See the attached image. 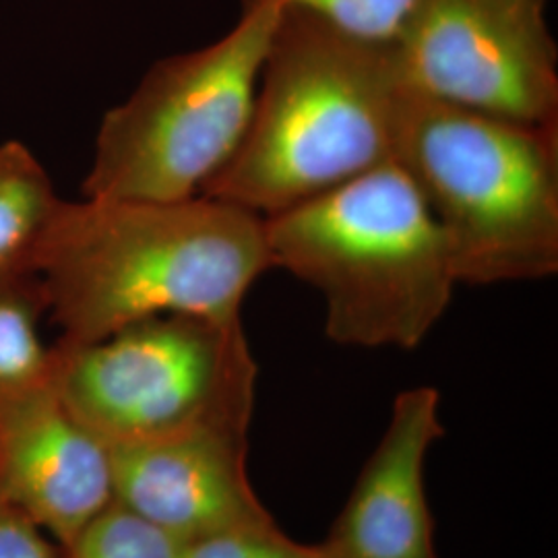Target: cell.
<instances>
[{
    "label": "cell",
    "instance_id": "7c38bea8",
    "mask_svg": "<svg viewBox=\"0 0 558 558\" xmlns=\"http://www.w3.org/2000/svg\"><path fill=\"white\" fill-rule=\"evenodd\" d=\"M48 311L34 269L0 276V399L32 391L52 379L54 348L40 333Z\"/></svg>",
    "mask_w": 558,
    "mask_h": 558
},
{
    "label": "cell",
    "instance_id": "30bf717a",
    "mask_svg": "<svg viewBox=\"0 0 558 558\" xmlns=\"http://www.w3.org/2000/svg\"><path fill=\"white\" fill-rule=\"evenodd\" d=\"M445 437L435 387L401 391L329 536L333 558H439L426 499L428 451Z\"/></svg>",
    "mask_w": 558,
    "mask_h": 558
},
{
    "label": "cell",
    "instance_id": "8992f818",
    "mask_svg": "<svg viewBox=\"0 0 558 558\" xmlns=\"http://www.w3.org/2000/svg\"><path fill=\"white\" fill-rule=\"evenodd\" d=\"M259 366L242 317L163 315L54 345L52 387L108 447L216 428L248 433Z\"/></svg>",
    "mask_w": 558,
    "mask_h": 558
},
{
    "label": "cell",
    "instance_id": "8fae6325",
    "mask_svg": "<svg viewBox=\"0 0 558 558\" xmlns=\"http://www.w3.org/2000/svg\"><path fill=\"white\" fill-rule=\"evenodd\" d=\"M62 199L40 160L20 141L0 145V276L34 269ZM36 271V269H34Z\"/></svg>",
    "mask_w": 558,
    "mask_h": 558
},
{
    "label": "cell",
    "instance_id": "6da1fadb",
    "mask_svg": "<svg viewBox=\"0 0 558 558\" xmlns=\"http://www.w3.org/2000/svg\"><path fill=\"white\" fill-rule=\"evenodd\" d=\"M34 269L62 341H94L163 315L242 317L271 265L260 216L199 195L62 199Z\"/></svg>",
    "mask_w": 558,
    "mask_h": 558
},
{
    "label": "cell",
    "instance_id": "3957f363",
    "mask_svg": "<svg viewBox=\"0 0 558 558\" xmlns=\"http://www.w3.org/2000/svg\"><path fill=\"white\" fill-rule=\"evenodd\" d=\"M263 232L271 269L319 292L339 345L416 350L459 286L439 221L398 161L263 218Z\"/></svg>",
    "mask_w": 558,
    "mask_h": 558
},
{
    "label": "cell",
    "instance_id": "5bb4252c",
    "mask_svg": "<svg viewBox=\"0 0 558 558\" xmlns=\"http://www.w3.org/2000/svg\"><path fill=\"white\" fill-rule=\"evenodd\" d=\"M416 0H281L362 40L391 44Z\"/></svg>",
    "mask_w": 558,
    "mask_h": 558
},
{
    "label": "cell",
    "instance_id": "4fadbf2b",
    "mask_svg": "<svg viewBox=\"0 0 558 558\" xmlns=\"http://www.w3.org/2000/svg\"><path fill=\"white\" fill-rule=\"evenodd\" d=\"M184 542L117 502L94 519L66 548V558H182Z\"/></svg>",
    "mask_w": 558,
    "mask_h": 558
},
{
    "label": "cell",
    "instance_id": "2e32d148",
    "mask_svg": "<svg viewBox=\"0 0 558 558\" xmlns=\"http://www.w3.org/2000/svg\"><path fill=\"white\" fill-rule=\"evenodd\" d=\"M0 558H60L48 534L4 497H0Z\"/></svg>",
    "mask_w": 558,
    "mask_h": 558
},
{
    "label": "cell",
    "instance_id": "ba28073f",
    "mask_svg": "<svg viewBox=\"0 0 558 558\" xmlns=\"http://www.w3.org/2000/svg\"><path fill=\"white\" fill-rule=\"evenodd\" d=\"M248 433L199 428L110 447L114 502L180 542L274 525L246 468Z\"/></svg>",
    "mask_w": 558,
    "mask_h": 558
},
{
    "label": "cell",
    "instance_id": "9a60e30c",
    "mask_svg": "<svg viewBox=\"0 0 558 558\" xmlns=\"http://www.w3.org/2000/svg\"><path fill=\"white\" fill-rule=\"evenodd\" d=\"M182 558H333L325 542L302 544L278 527H248L223 532L184 544Z\"/></svg>",
    "mask_w": 558,
    "mask_h": 558
},
{
    "label": "cell",
    "instance_id": "277c9868",
    "mask_svg": "<svg viewBox=\"0 0 558 558\" xmlns=\"http://www.w3.org/2000/svg\"><path fill=\"white\" fill-rule=\"evenodd\" d=\"M459 286L558 274V122L500 119L414 94L398 149Z\"/></svg>",
    "mask_w": 558,
    "mask_h": 558
},
{
    "label": "cell",
    "instance_id": "5b68a950",
    "mask_svg": "<svg viewBox=\"0 0 558 558\" xmlns=\"http://www.w3.org/2000/svg\"><path fill=\"white\" fill-rule=\"evenodd\" d=\"M281 0H240L218 40L161 59L104 114L85 197H199L239 151Z\"/></svg>",
    "mask_w": 558,
    "mask_h": 558
},
{
    "label": "cell",
    "instance_id": "52a82bcc",
    "mask_svg": "<svg viewBox=\"0 0 558 558\" xmlns=\"http://www.w3.org/2000/svg\"><path fill=\"white\" fill-rule=\"evenodd\" d=\"M393 50L422 98L530 124L558 122L548 0H416Z\"/></svg>",
    "mask_w": 558,
    "mask_h": 558
},
{
    "label": "cell",
    "instance_id": "9c48e42d",
    "mask_svg": "<svg viewBox=\"0 0 558 558\" xmlns=\"http://www.w3.org/2000/svg\"><path fill=\"white\" fill-rule=\"evenodd\" d=\"M0 497L62 548L114 502L110 447L71 414L52 379L0 399Z\"/></svg>",
    "mask_w": 558,
    "mask_h": 558
},
{
    "label": "cell",
    "instance_id": "7a4b0ae2",
    "mask_svg": "<svg viewBox=\"0 0 558 558\" xmlns=\"http://www.w3.org/2000/svg\"><path fill=\"white\" fill-rule=\"evenodd\" d=\"M412 98L393 41L281 4L244 140L203 195L260 218L315 199L398 160Z\"/></svg>",
    "mask_w": 558,
    "mask_h": 558
}]
</instances>
